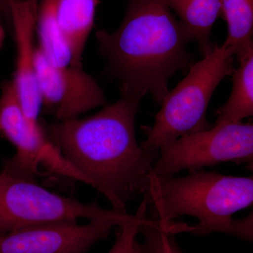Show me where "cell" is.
<instances>
[{"label":"cell","instance_id":"cell-7","mask_svg":"<svg viewBox=\"0 0 253 253\" xmlns=\"http://www.w3.org/2000/svg\"><path fill=\"white\" fill-rule=\"evenodd\" d=\"M0 96V134L16 148V154L2 161L1 172L36 181L41 163H49L55 146L42 125L33 126L28 123L18 99L14 82L1 83Z\"/></svg>","mask_w":253,"mask_h":253},{"label":"cell","instance_id":"cell-10","mask_svg":"<svg viewBox=\"0 0 253 253\" xmlns=\"http://www.w3.org/2000/svg\"><path fill=\"white\" fill-rule=\"evenodd\" d=\"M40 0H24L11 6V33L16 44L14 82L18 99L26 119L31 126L38 121L42 101L36 68L35 44L37 13Z\"/></svg>","mask_w":253,"mask_h":253},{"label":"cell","instance_id":"cell-9","mask_svg":"<svg viewBox=\"0 0 253 253\" xmlns=\"http://www.w3.org/2000/svg\"><path fill=\"white\" fill-rule=\"evenodd\" d=\"M115 226L104 220L60 221L21 228L0 236V253H88Z\"/></svg>","mask_w":253,"mask_h":253},{"label":"cell","instance_id":"cell-19","mask_svg":"<svg viewBox=\"0 0 253 253\" xmlns=\"http://www.w3.org/2000/svg\"><path fill=\"white\" fill-rule=\"evenodd\" d=\"M0 17H1V14H0Z\"/></svg>","mask_w":253,"mask_h":253},{"label":"cell","instance_id":"cell-8","mask_svg":"<svg viewBox=\"0 0 253 253\" xmlns=\"http://www.w3.org/2000/svg\"><path fill=\"white\" fill-rule=\"evenodd\" d=\"M36 68L42 107L57 121L80 118L108 104L104 91L83 67L51 65L37 47Z\"/></svg>","mask_w":253,"mask_h":253},{"label":"cell","instance_id":"cell-1","mask_svg":"<svg viewBox=\"0 0 253 253\" xmlns=\"http://www.w3.org/2000/svg\"><path fill=\"white\" fill-rule=\"evenodd\" d=\"M141 98L121 95L113 104L85 118L57 121L44 126L50 141L89 184L104 195L113 209L147 192L159 151L138 144L135 118Z\"/></svg>","mask_w":253,"mask_h":253},{"label":"cell","instance_id":"cell-13","mask_svg":"<svg viewBox=\"0 0 253 253\" xmlns=\"http://www.w3.org/2000/svg\"><path fill=\"white\" fill-rule=\"evenodd\" d=\"M239 68L233 73L232 91L217 109L215 123L242 122L253 115V46L237 56Z\"/></svg>","mask_w":253,"mask_h":253},{"label":"cell","instance_id":"cell-5","mask_svg":"<svg viewBox=\"0 0 253 253\" xmlns=\"http://www.w3.org/2000/svg\"><path fill=\"white\" fill-rule=\"evenodd\" d=\"M135 215L101 208L96 201L84 204L49 191L36 181L0 172V236L26 226L60 221L104 220L115 226L135 221Z\"/></svg>","mask_w":253,"mask_h":253},{"label":"cell","instance_id":"cell-17","mask_svg":"<svg viewBox=\"0 0 253 253\" xmlns=\"http://www.w3.org/2000/svg\"><path fill=\"white\" fill-rule=\"evenodd\" d=\"M137 212L139 217L135 221L118 226L116 241L108 253H146L144 244H140L136 239L141 224L147 217L146 205L141 204Z\"/></svg>","mask_w":253,"mask_h":253},{"label":"cell","instance_id":"cell-20","mask_svg":"<svg viewBox=\"0 0 253 253\" xmlns=\"http://www.w3.org/2000/svg\"></svg>","mask_w":253,"mask_h":253},{"label":"cell","instance_id":"cell-14","mask_svg":"<svg viewBox=\"0 0 253 253\" xmlns=\"http://www.w3.org/2000/svg\"><path fill=\"white\" fill-rule=\"evenodd\" d=\"M59 0H40L37 13L36 29L40 50L51 65L68 66L71 56L60 32L58 22Z\"/></svg>","mask_w":253,"mask_h":253},{"label":"cell","instance_id":"cell-11","mask_svg":"<svg viewBox=\"0 0 253 253\" xmlns=\"http://www.w3.org/2000/svg\"><path fill=\"white\" fill-rule=\"evenodd\" d=\"M96 0H59L60 32L71 56V66L83 67V55L94 23Z\"/></svg>","mask_w":253,"mask_h":253},{"label":"cell","instance_id":"cell-6","mask_svg":"<svg viewBox=\"0 0 253 253\" xmlns=\"http://www.w3.org/2000/svg\"><path fill=\"white\" fill-rule=\"evenodd\" d=\"M253 161L252 123H219L162 145L153 172L157 176H170L226 162L251 166Z\"/></svg>","mask_w":253,"mask_h":253},{"label":"cell","instance_id":"cell-4","mask_svg":"<svg viewBox=\"0 0 253 253\" xmlns=\"http://www.w3.org/2000/svg\"><path fill=\"white\" fill-rule=\"evenodd\" d=\"M234 56L232 47L215 44L211 54L193 65L163 99L141 147L159 151L168 141L212 127L206 119L208 104L219 83L235 71Z\"/></svg>","mask_w":253,"mask_h":253},{"label":"cell","instance_id":"cell-16","mask_svg":"<svg viewBox=\"0 0 253 253\" xmlns=\"http://www.w3.org/2000/svg\"><path fill=\"white\" fill-rule=\"evenodd\" d=\"M147 253H183L174 234L168 231L162 221L146 217L139 228Z\"/></svg>","mask_w":253,"mask_h":253},{"label":"cell","instance_id":"cell-18","mask_svg":"<svg viewBox=\"0 0 253 253\" xmlns=\"http://www.w3.org/2000/svg\"><path fill=\"white\" fill-rule=\"evenodd\" d=\"M24 0H0V14L4 18L10 31H11V6L14 3Z\"/></svg>","mask_w":253,"mask_h":253},{"label":"cell","instance_id":"cell-2","mask_svg":"<svg viewBox=\"0 0 253 253\" xmlns=\"http://www.w3.org/2000/svg\"><path fill=\"white\" fill-rule=\"evenodd\" d=\"M126 13L116 31L96 32L99 52L106 61L105 76L117 82L121 94L158 104L167 95L168 82L193 66L189 32L163 0H124Z\"/></svg>","mask_w":253,"mask_h":253},{"label":"cell","instance_id":"cell-15","mask_svg":"<svg viewBox=\"0 0 253 253\" xmlns=\"http://www.w3.org/2000/svg\"><path fill=\"white\" fill-rule=\"evenodd\" d=\"M221 16L227 23L228 36L224 44L239 56L253 46V0H219Z\"/></svg>","mask_w":253,"mask_h":253},{"label":"cell","instance_id":"cell-3","mask_svg":"<svg viewBox=\"0 0 253 253\" xmlns=\"http://www.w3.org/2000/svg\"><path fill=\"white\" fill-rule=\"evenodd\" d=\"M144 197L156 220L168 223L188 215L199 221L194 225L177 223L179 232L201 236L222 233L253 241V213L244 219L233 218L253 205V176L225 175L203 169L184 176H160L152 171Z\"/></svg>","mask_w":253,"mask_h":253},{"label":"cell","instance_id":"cell-12","mask_svg":"<svg viewBox=\"0 0 253 253\" xmlns=\"http://www.w3.org/2000/svg\"><path fill=\"white\" fill-rule=\"evenodd\" d=\"M174 11L181 24L186 28L200 52L207 56L215 44L211 41L213 25L221 16L219 0H163Z\"/></svg>","mask_w":253,"mask_h":253}]
</instances>
